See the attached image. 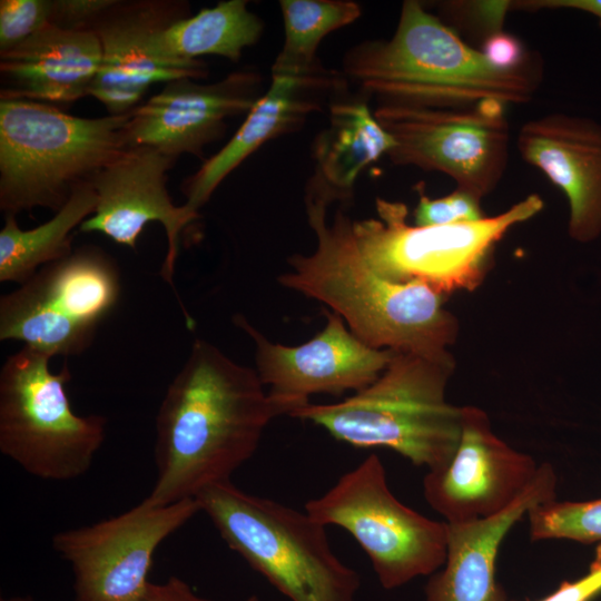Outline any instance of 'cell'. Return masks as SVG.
<instances>
[{
    "label": "cell",
    "instance_id": "ac0fdd59",
    "mask_svg": "<svg viewBox=\"0 0 601 601\" xmlns=\"http://www.w3.org/2000/svg\"><path fill=\"white\" fill-rule=\"evenodd\" d=\"M347 90L344 73L323 65L304 73H272L269 86L234 136L183 184L185 206L198 213L221 181L253 152L269 140L300 129L312 115L328 109Z\"/></svg>",
    "mask_w": 601,
    "mask_h": 601
},
{
    "label": "cell",
    "instance_id": "6da1fadb",
    "mask_svg": "<svg viewBox=\"0 0 601 601\" xmlns=\"http://www.w3.org/2000/svg\"><path fill=\"white\" fill-rule=\"evenodd\" d=\"M287 415L256 370L197 338L156 417L157 475L146 497L157 505L196 499L255 453L269 422Z\"/></svg>",
    "mask_w": 601,
    "mask_h": 601
},
{
    "label": "cell",
    "instance_id": "836d02e7",
    "mask_svg": "<svg viewBox=\"0 0 601 601\" xmlns=\"http://www.w3.org/2000/svg\"><path fill=\"white\" fill-rule=\"evenodd\" d=\"M538 11L548 10H574L588 13L597 19L601 29V0H525L513 1V10Z\"/></svg>",
    "mask_w": 601,
    "mask_h": 601
},
{
    "label": "cell",
    "instance_id": "d590c367",
    "mask_svg": "<svg viewBox=\"0 0 601 601\" xmlns=\"http://www.w3.org/2000/svg\"><path fill=\"white\" fill-rule=\"evenodd\" d=\"M245 601H259L258 597L253 594V595H249Z\"/></svg>",
    "mask_w": 601,
    "mask_h": 601
},
{
    "label": "cell",
    "instance_id": "1f68e13d",
    "mask_svg": "<svg viewBox=\"0 0 601 601\" xmlns=\"http://www.w3.org/2000/svg\"><path fill=\"white\" fill-rule=\"evenodd\" d=\"M601 594V543L589 571L583 577L562 582L553 592L536 601H591Z\"/></svg>",
    "mask_w": 601,
    "mask_h": 601
},
{
    "label": "cell",
    "instance_id": "4316f807",
    "mask_svg": "<svg viewBox=\"0 0 601 601\" xmlns=\"http://www.w3.org/2000/svg\"><path fill=\"white\" fill-rule=\"evenodd\" d=\"M420 191L417 206L414 209V225L442 226L473 223L485 218L479 196L457 188L451 194L430 198Z\"/></svg>",
    "mask_w": 601,
    "mask_h": 601
},
{
    "label": "cell",
    "instance_id": "e0dca14e",
    "mask_svg": "<svg viewBox=\"0 0 601 601\" xmlns=\"http://www.w3.org/2000/svg\"><path fill=\"white\" fill-rule=\"evenodd\" d=\"M263 79L255 70H240L213 83L183 78L129 112L126 125L130 146H149L176 158L203 156L204 148L221 138L227 120L247 115L263 95Z\"/></svg>",
    "mask_w": 601,
    "mask_h": 601
},
{
    "label": "cell",
    "instance_id": "9a60e30c",
    "mask_svg": "<svg viewBox=\"0 0 601 601\" xmlns=\"http://www.w3.org/2000/svg\"><path fill=\"white\" fill-rule=\"evenodd\" d=\"M539 464L492 430L489 415L462 406L459 444L451 459L423 480L430 506L447 523L492 518L508 509L532 483Z\"/></svg>",
    "mask_w": 601,
    "mask_h": 601
},
{
    "label": "cell",
    "instance_id": "7c38bea8",
    "mask_svg": "<svg viewBox=\"0 0 601 601\" xmlns=\"http://www.w3.org/2000/svg\"><path fill=\"white\" fill-rule=\"evenodd\" d=\"M199 511L196 499L167 505L145 499L117 516L56 533L52 546L72 570L73 601H136L159 544Z\"/></svg>",
    "mask_w": 601,
    "mask_h": 601
},
{
    "label": "cell",
    "instance_id": "ffe728a7",
    "mask_svg": "<svg viewBox=\"0 0 601 601\" xmlns=\"http://www.w3.org/2000/svg\"><path fill=\"white\" fill-rule=\"evenodd\" d=\"M556 473L551 463L539 464L525 491L501 513L463 523H447L444 564L424 588V601H510L496 580L500 546L524 514L556 499Z\"/></svg>",
    "mask_w": 601,
    "mask_h": 601
},
{
    "label": "cell",
    "instance_id": "8992f818",
    "mask_svg": "<svg viewBox=\"0 0 601 601\" xmlns=\"http://www.w3.org/2000/svg\"><path fill=\"white\" fill-rule=\"evenodd\" d=\"M196 500L226 544L289 601H355L358 573L333 552L326 526L230 481Z\"/></svg>",
    "mask_w": 601,
    "mask_h": 601
},
{
    "label": "cell",
    "instance_id": "4fadbf2b",
    "mask_svg": "<svg viewBox=\"0 0 601 601\" xmlns=\"http://www.w3.org/2000/svg\"><path fill=\"white\" fill-rule=\"evenodd\" d=\"M324 328L298 346L273 343L244 316L234 323L255 344L256 372L268 395L287 415L309 403L313 394L355 393L374 383L386 368L392 349H376L358 339L336 313L324 312Z\"/></svg>",
    "mask_w": 601,
    "mask_h": 601
},
{
    "label": "cell",
    "instance_id": "5bb4252c",
    "mask_svg": "<svg viewBox=\"0 0 601 601\" xmlns=\"http://www.w3.org/2000/svg\"><path fill=\"white\" fill-rule=\"evenodd\" d=\"M188 16L186 1L116 0L100 17L92 32L100 42L101 61L89 95L108 115L129 114L157 82L205 77L207 65L203 60H170L155 49L156 36Z\"/></svg>",
    "mask_w": 601,
    "mask_h": 601
},
{
    "label": "cell",
    "instance_id": "3957f363",
    "mask_svg": "<svg viewBox=\"0 0 601 601\" xmlns=\"http://www.w3.org/2000/svg\"><path fill=\"white\" fill-rule=\"evenodd\" d=\"M342 72L377 105L421 108H465L487 100L526 104L541 80L533 59L515 70L492 66L416 0L403 2L390 38L351 48Z\"/></svg>",
    "mask_w": 601,
    "mask_h": 601
},
{
    "label": "cell",
    "instance_id": "277c9868",
    "mask_svg": "<svg viewBox=\"0 0 601 601\" xmlns=\"http://www.w3.org/2000/svg\"><path fill=\"white\" fill-rule=\"evenodd\" d=\"M452 355L395 352L367 387L332 404L308 403L290 414L361 449L386 447L428 470L446 463L460 440L462 406L447 402Z\"/></svg>",
    "mask_w": 601,
    "mask_h": 601
},
{
    "label": "cell",
    "instance_id": "d4e9b609",
    "mask_svg": "<svg viewBox=\"0 0 601 601\" xmlns=\"http://www.w3.org/2000/svg\"><path fill=\"white\" fill-rule=\"evenodd\" d=\"M279 8L284 42L272 73H304L319 67L322 40L362 14L361 6L352 0H280Z\"/></svg>",
    "mask_w": 601,
    "mask_h": 601
},
{
    "label": "cell",
    "instance_id": "d6986e66",
    "mask_svg": "<svg viewBox=\"0 0 601 601\" xmlns=\"http://www.w3.org/2000/svg\"><path fill=\"white\" fill-rule=\"evenodd\" d=\"M518 150L565 196L568 234L580 244L601 236V124L590 117L552 112L526 121Z\"/></svg>",
    "mask_w": 601,
    "mask_h": 601
},
{
    "label": "cell",
    "instance_id": "603a6c76",
    "mask_svg": "<svg viewBox=\"0 0 601 601\" xmlns=\"http://www.w3.org/2000/svg\"><path fill=\"white\" fill-rule=\"evenodd\" d=\"M97 196L90 181L76 187L48 221L21 229L16 216L6 215L0 230V282H28L46 265L70 256L72 231L95 213Z\"/></svg>",
    "mask_w": 601,
    "mask_h": 601
},
{
    "label": "cell",
    "instance_id": "ba28073f",
    "mask_svg": "<svg viewBox=\"0 0 601 601\" xmlns=\"http://www.w3.org/2000/svg\"><path fill=\"white\" fill-rule=\"evenodd\" d=\"M23 346L0 372V451L27 473L48 481L83 475L106 437L102 415H78L66 391L71 373Z\"/></svg>",
    "mask_w": 601,
    "mask_h": 601
},
{
    "label": "cell",
    "instance_id": "52a82bcc",
    "mask_svg": "<svg viewBox=\"0 0 601 601\" xmlns=\"http://www.w3.org/2000/svg\"><path fill=\"white\" fill-rule=\"evenodd\" d=\"M375 208V217H351L354 240L367 265L388 280H417L446 296L477 288L496 245L514 226L538 215L543 200L531 194L499 215L442 226L408 224L402 201L376 198Z\"/></svg>",
    "mask_w": 601,
    "mask_h": 601
},
{
    "label": "cell",
    "instance_id": "f546056e",
    "mask_svg": "<svg viewBox=\"0 0 601 601\" xmlns=\"http://www.w3.org/2000/svg\"><path fill=\"white\" fill-rule=\"evenodd\" d=\"M116 0H52L50 24L65 30L92 31Z\"/></svg>",
    "mask_w": 601,
    "mask_h": 601
},
{
    "label": "cell",
    "instance_id": "f1b7e54d",
    "mask_svg": "<svg viewBox=\"0 0 601 601\" xmlns=\"http://www.w3.org/2000/svg\"><path fill=\"white\" fill-rule=\"evenodd\" d=\"M513 1H445L437 7L457 27L481 33L482 42L492 33L504 30L503 24Z\"/></svg>",
    "mask_w": 601,
    "mask_h": 601
},
{
    "label": "cell",
    "instance_id": "9c48e42d",
    "mask_svg": "<svg viewBox=\"0 0 601 601\" xmlns=\"http://www.w3.org/2000/svg\"><path fill=\"white\" fill-rule=\"evenodd\" d=\"M304 510L325 526L346 530L386 590L430 577L445 562L447 523L403 504L390 490L375 454L343 474L323 495L307 501Z\"/></svg>",
    "mask_w": 601,
    "mask_h": 601
},
{
    "label": "cell",
    "instance_id": "7a4b0ae2",
    "mask_svg": "<svg viewBox=\"0 0 601 601\" xmlns=\"http://www.w3.org/2000/svg\"><path fill=\"white\" fill-rule=\"evenodd\" d=\"M332 204L306 186L305 210L316 246L308 255L288 258L290 270L278 277L279 284L327 305L373 348L431 358L452 355L459 323L445 308V296L424 283L392 282L375 273L356 246L346 204L329 215Z\"/></svg>",
    "mask_w": 601,
    "mask_h": 601
},
{
    "label": "cell",
    "instance_id": "5b68a950",
    "mask_svg": "<svg viewBox=\"0 0 601 601\" xmlns=\"http://www.w3.org/2000/svg\"><path fill=\"white\" fill-rule=\"evenodd\" d=\"M129 114L83 118L51 104L0 100V209L58 211L129 146Z\"/></svg>",
    "mask_w": 601,
    "mask_h": 601
},
{
    "label": "cell",
    "instance_id": "2e32d148",
    "mask_svg": "<svg viewBox=\"0 0 601 601\" xmlns=\"http://www.w3.org/2000/svg\"><path fill=\"white\" fill-rule=\"evenodd\" d=\"M174 161L156 148L129 145L91 179L95 213L79 227L82 233L98 231L136 248L145 226L159 221L168 243L160 274L173 287L180 231L199 217L185 205H174L168 194L167 171Z\"/></svg>",
    "mask_w": 601,
    "mask_h": 601
},
{
    "label": "cell",
    "instance_id": "44dd1931",
    "mask_svg": "<svg viewBox=\"0 0 601 601\" xmlns=\"http://www.w3.org/2000/svg\"><path fill=\"white\" fill-rule=\"evenodd\" d=\"M100 61L95 32L49 24L0 51V97L51 105L75 102L89 95Z\"/></svg>",
    "mask_w": 601,
    "mask_h": 601
},
{
    "label": "cell",
    "instance_id": "83f0119b",
    "mask_svg": "<svg viewBox=\"0 0 601 601\" xmlns=\"http://www.w3.org/2000/svg\"><path fill=\"white\" fill-rule=\"evenodd\" d=\"M52 0H1L0 51H6L50 24Z\"/></svg>",
    "mask_w": 601,
    "mask_h": 601
},
{
    "label": "cell",
    "instance_id": "d6a6232c",
    "mask_svg": "<svg viewBox=\"0 0 601 601\" xmlns=\"http://www.w3.org/2000/svg\"><path fill=\"white\" fill-rule=\"evenodd\" d=\"M136 601H211L198 595L191 587L177 577L164 583L149 582Z\"/></svg>",
    "mask_w": 601,
    "mask_h": 601
},
{
    "label": "cell",
    "instance_id": "e575fe53",
    "mask_svg": "<svg viewBox=\"0 0 601 601\" xmlns=\"http://www.w3.org/2000/svg\"><path fill=\"white\" fill-rule=\"evenodd\" d=\"M0 601H35L31 597H11V598H1Z\"/></svg>",
    "mask_w": 601,
    "mask_h": 601
},
{
    "label": "cell",
    "instance_id": "4dcf8cb0",
    "mask_svg": "<svg viewBox=\"0 0 601 601\" xmlns=\"http://www.w3.org/2000/svg\"><path fill=\"white\" fill-rule=\"evenodd\" d=\"M480 51L492 66L502 70H515L532 60L522 41L505 30L489 36Z\"/></svg>",
    "mask_w": 601,
    "mask_h": 601
},
{
    "label": "cell",
    "instance_id": "8d00e7d4",
    "mask_svg": "<svg viewBox=\"0 0 601 601\" xmlns=\"http://www.w3.org/2000/svg\"><path fill=\"white\" fill-rule=\"evenodd\" d=\"M601 595V594H600Z\"/></svg>",
    "mask_w": 601,
    "mask_h": 601
},
{
    "label": "cell",
    "instance_id": "30bf717a",
    "mask_svg": "<svg viewBox=\"0 0 601 601\" xmlns=\"http://www.w3.org/2000/svg\"><path fill=\"white\" fill-rule=\"evenodd\" d=\"M121 293L116 262L81 247L40 268L0 298V339L19 341L50 357L83 353Z\"/></svg>",
    "mask_w": 601,
    "mask_h": 601
},
{
    "label": "cell",
    "instance_id": "7402d4cb",
    "mask_svg": "<svg viewBox=\"0 0 601 601\" xmlns=\"http://www.w3.org/2000/svg\"><path fill=\"white\" fill-rule=\"evenodd\" d=\"M348 90L328 106V125L314 139L315 171L307 185L333 203L349 204L357 177L371 164L387 156L393 137L376 119L368 97Z\"/></svg>",
    "mask_w": 601,
    "mask_h": 601
},
{
    "label": "cell",
    "instance_id": "8fae6325",
    "mask_svg": "<svg viewBox=\"0 0 601 601\" xmlns=\"http://www.w3.org/2000/svg\"><path fill=\"white\" fill-rule=\"evenodd\" d=\"M505 107L494 100L465 108L377 105L374 115L395 141L387 155L394 165L442 173L483 198L508 166Z\"/></svg>",
    "mask_w": 601,
    "mask_h": 601
},
{
    "label": "cell",
    "instance_id": "484cf974",
    "mask_svg": "<svg viewBox=\"0 0 601 601\" xmlns=\"http://www.w3.org/2000/svg\"><path fill=\"white\" fill-rule=\"evenodd\" d=\"M533 541L563 539L579 543L601 542V496L588 501L552 500L528 512Z\"/></svg>",
    "mask_w": 601,
    "mask_h": 601
},
{
    "label": "cell",
    "instance_id": "cb8c5ba5",
    "mask_svg": "<svg viewBox=\"0 0 601 601\" xmlns=\"http://www.w3.org/2000/svg\"><path fill=\"white\" fill-rule=\"evenodd\" d=\"M247 3L245 0L219 1L175 21L156 36V51L178 61L204 55L238 61L244 49L254 46L264 32V22Z\"/></svg>",
    "mask_w": 601,
    "mask_h": 601
}]
</instances>
